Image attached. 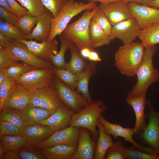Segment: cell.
<instances>
[{
	"label": "cell",
	"instance_id": "cell-1",
	"mask_svg": "<svg viewBox=\"0 0 159 159\" xmlns=\"http://www.w3.org/2000/svg\"><path fill=\"white\" fill-rule=\"evenodd\" d=\"M157 50L156 45L145 48L142 62L136 74L137 82L129 92L127 97L146 95L149 86L159 80V71L154 67L153 61Z\"/></svg>",
	"mask_w": 159,
	"mask_h": 159
},
{
	"label": "cell",
	"instance_id": "cell-2",
	"mask_svg": "<svg viewBox=\"0 0 159 159\" xmlns=\"http://www.w3.org/2000/svg\"><path fill=\"white\" fill-rule=\"evenodd\" d=\"M145 47L141 43L134 42L120 46L115 54V65L122 74L136 75L142 62Z\"/></svg>",
	"mask_w": 159,
	"mask_h": 159
},
{
	"label": "cell",
	"instance_id": "cell-3",
	"mask_svg": "<svg viewBox=\"0 0 159 159\" xmlns=\"http://www.w3.org/2000/svg\"><path fill=\"white\" fill-rule=\"evenodd\" d=\"M99 8L97 6L93 9L85 11L78 19L68 25L61 34L72 41L79 51L85 47L94 50L90 36L89 27L91 21Z\"/></svg>",
	"mask_w": 159,
	"mask_h": 159
},
{
	"label": "cell",
	"instance_id": "cell-4",
	"mask_svg": "<svg viewBox=\"0 0 159 159\" xmlns=\"http://www.w3.org/2000/svg\"><path fill=\"white\" fill-rule=\"evenodd\" d=\"M97 6L95 2H89L85 3L75 0H69L58 14L53 18L51 32L47 41L51 42L57 36L61 34L74 17L83 11L93 9Z\"/></svg>",
	"mask_w": 159,
	"mask_h": 159
},
{
	"label": "cell",
	"instance_id": "cell-5",
	"mask_svg": "<svg viewBox=\"0 0 159 159\" xmlns=\"http://www.w3.org/2000/svg\"><path fill=\"white\" fill-rule=\"evenodd\" d=\"M107 107L104 101L101 100L89 103L79 112L73 114L68 126L88 129L91 132L92 138L95 141L99 135L96 127L99 117L106 111Z\"/></svg>",
	"mask_w": 159,
	"mask_h": 159
},
{
	"label": "cell",
	"instance_id": "cell-6",
	"mask_svg": "<svg viewBox=\"0 0 159 159\" xmlns=\"http://www.w3.org/2000/svg\"><path fill=\"white\" fill-rule=\"evenodd\" d=\"M4 49L13 60L21 61L35 68L54 69L55 67L51 62L34 56L29 51L25 44L17 39H10Z\"/></svg>",
	"mask_w": 159,
	"mask_h": 159
},
{
	"label": "cell",
	"instance_id": "cell-7",
	"mask_svg": "<svg viewBox=\"0 0 159 159\" xmlns=\"http://www.w3.org/2000/svg\"><path fill=\"white\" fill-rule=\"evenodd\" d=\"M149 112L145 114L148 123L138 135L141 142L155 150L159 154V110L156 111L150 100L147 101Z\"/></svg>",
	"mask_w": 159,
	"mask_h": 159
},
{
	"label": "cell",
	"instance_id": "cell-8",
	"mask_svg": "<svg viewBox=\"0 0 159 159\" xmlns=\"http://www.w3.org/2000/svg\"><path fill=\"white\" fill-rule=\"evenodd\" d=\"M53 69L35 68L15 80L32 92L53 85Z\"/></svg>",
	"mask_w": 159,
	"mask_h": 159
},
{
	"label": "cell",
	"instance_id": "cell-9",
	"mask_svg": "<svg viewBox=\"0 0 159 159\" xmlns=\"http://www.w3.org/2000/svg\"><path fill=\"white\" fill-rule=\"evenodd\" d=\"M53 85L60 99L74 113L79 112L89 104L80 93L67 86L54 75Z\"/></svg>",
	"mask_w": 159,
	"mask_h": 159
},
{
	"label": "cell",
	"instance_id": "cell-10",
	"mask_svg": "<svg viewBox=\"0 0 159 159\" xmlns=\"http://www.w3.org/2000/svg\"><path fill=\"white\" fill-rule=\"evenodd\" d=\"M80 128V127L68 126L54 132L47 139L32 145L39 150L60 144L77 146Z\"/></svg>",
	"mask_w": 159,
	"mask_h": 159
},
{
	"label": "cell",
	"instance_id": "cell-11",
	"mask_svg": "<svg viewBox=\"0 0 159 159\" xmlns=\"http://www.w3.org/2000/svg\"><path fill=\"white\" fill-rule=\"evenodd\" d=\"M98 120L102 125L105 132L112 135L115 139H117L118 137L123 138L125 141L130 143L132 146L136 148L150 154H159L155 149L141 145L134 140L133 136L136 134L133 128L124 127L119 124L111 123L105 118L102 114L100 116Z\"/></svg>",
	"mask_w": 159,
	"mask_h": 159
},
{
	"label": "cell",
	"instance_id": "cell-12",
	"mask_svg": "<svg viewBox=\"0 0 159 159\" xmlns=\"http://www.w3.org/2000/svg\"><path fill=\"white\" fill-rule=\"evenodd\" d=\"M30 103L53 113L59 107H66L59 97L53 85L33 92Z\"/></svg>",
	"mask_w": 159,
	"mask_h": 159
},
{
	"label": "cell",
	"instance_id": "cell-13",
	"mask_svg": "<svg viewBox=\"0 0 159 159\" xmlns=\"http://www.w3.org/2000/svg\"><path fill=\"white\" fill-rule=\"evenodd\" d=\"M128 6L141 29L159 22V9L135 1L128 2Z\"/></svg>",
	"mask_w": 159,
	"mask_h": 159
},
{
	"label": "cell",
	"instance_id": "cell-14",
	"mask_svg": "<svg viewBox=\"0 0 159 159\" xmlns=\"http://www.w3.org/2000/svg\"><path fill=\"white\" fill-rule=\"evenodd\" d=\"M141 29L135 19L133 17L121 22L112 26L110 37L118 38L124 44L133 42L138 37Z\"/></svg>",
	"mask_w": 159,
	"mask_h": 159
},
{
	"label": "cell",
	"instance_id": "cell-15",
	"mask_svg": "<svg viewBox=\"0 0 159 159\" xmlns=\"http://www.w3.org/2000/svg\"><path fill=\"white\" fill-rule=\"evenodd\" d=\"M128 3L123 0L106 4H101L99 6L112 26L133 17L129 9Z\"/></svg>",
	"mask_w": 159,
	"mask_h": 159
},
{
	"label": "cell",
	"instance_id": "cell-16",
	"mask_svg": "<svg viewBox=\"0 0 159 159\" xmlns=\"http://www.w3.org/2000/svg\"><path fill=\"white\" fill-rule=\"evenodd\" d=\"M17 40L25 44L29 51L34 56L51 63V57L56 55L58 52V43L55 38L51 42L45 41L41 43H38L32 40H27L22 39Z\"/></svg>",
	"mask_w": 159,
	"mask_h": 159
},
{
	"label": "cell",
	"instance_id": "cell-17",
	"mask_svg": "<svg viewBox=\"0 0 159 159\" xmlns=\"http://www.w3.org/2000/svg\"><path fill=\"white\" fill-rule=\"evenodd\" d=\"M91 135L89 130L81 127L77 148L72 159H93L96 146L95 140L91 137Z\"/></svg>",
	"mask_w": 159,
	"mask_h": 159
},
{
	"label": "cell",
	"instance_id": "cell-18",
	"mask_svg": "<svg viewBox=\"0 0 159 159\" xmlns=\"http://www.w3.org/2000/svg\"><path fill=\"white\" fill-rule=\"evenodd\" d=\"M32 92L23 85L16 83L14 90L5 101L2 108H13L22 110L30 103Z\"/></svg>",
	"mask_w": 159,
	"mask_h": 159
},
{
	"label": "cell",
	"instance_id": "cell-19",
	"mask_svg": "<svg viewBox=\"0 0 159 159\" xmlns=\"http://www.w3.org/2000/svg\"><path fill=\"white\" fill-rule=\"evenodd\" d=\"M126 101L131 106L134 111L135 122L133 128L136 132V135H138L147 125L145 119L146 115L145 112V107L147 102L146 95L127 97Z\"/></svg>",
	"mask_w": 159,
	"mask_h": 159
},
{
	"label": "cell",
	"instance_id": "cell-20",
	"mask_svg": "<svg viewBox=\"0 0 159 159\" xmlns=\"http://www.w3.org/2000/svg\"><path fill=\"white\" fill-rule=\"evenodd\" d=\"M73 114L66 107H59L49 117L39 124L48 126L54 132L68 127Z\"/></svg>",
	"mask_w": 159,
	"mask_h": 159
},
{
	"label": "cell",
	"instance_id": "cell-21",
	"mask_svg": "<svg viewBox=\"0 0 159 159\" xmlns=\"http://www.w3.org/2000/svg\"><path fill=\"white\" fill-rule=\"evenodd\" d=\"M38 17V20L36 26L30 34L26 35V38L27 39H34L42 42L47 41L51 32L53 16L48 10Z\"/></svg>",
	"mask_w": 159,
	"mask_h": 159
},
{
	"label": "cell",
	"instance_id": "cell-22",
	"mask_svg": "<svg viewBox=\"0 0 159 159\" xmlns=\"http://www.w3.org/2000/svg\"><path fill=\"white\" fill-rule=\"evenodd\" d=\"M21 131L32 145L44 140L54 132L48 126L40 124L27 125Z\"/></svg>",
	"mask_w": 159,
	"mask_h": 159
},
{
	"label": "cell",
	"instance_id": "cell-23",
	"mask_svg": "<svg viewBox=\"0 0 159 159\" xmlns=\"http://www.w3.org/2000/svg\"><path fill=\"white\" fill-rule=\"evenodd\" d=\"M96 64L94 62L88 63L85 69L79 73L76 86V91L80 93L89 103L94 102L89 91V81L91 77L97 73Z\"/></svg>",
	"mask_w": 159,
	"mask_h": 159
},
{
	"label": "cell",
	"instance_id": "cell-24",
	"mask_svg": "<svg viewBox=\"0 0 159 159\" xmlns=\"http://www.w3.org/2000/svg\"><path fill=\"white\" fill-rule=\"evenodd\" d=\"M21 111L27 125L39 124L49 117L53 113L44 108L34 106L30 103Z\"/></svg>",
	"mask_w": 159,
	"mask_h": 159
},
{
	"label": "cell",
	"instance_id": "cell-25",
	"mask_svg": "<svg viewBox=\"0 0 159 159\" xmlns=\"http://www.w3.org/2000/svg\"><path fill=\"white\" fill-rule=\"evenodd\" d=\"M77 148V146L60 144L39 150L47 159H72Z\"/></svg>",
	"mask_w": 159,
	"mask_h": 159
},
{
	"label": "cell",
	"instance_id": "cell-26",
	"mask_svg": "<svg viewBox=\"0 0 159 159\" xmlns=\"http://www.w3.org/2000/svg\"><path fill=\"white\" fill-rule=\"evenodd\" d=\"M89 34L94 49L108 45L114 40L110 36L107 34L92 19L90 25Z\"/></svg>",
	"mask_w": 159,
	"mask_h": 159
},
{
	"label": "cell",
	"instance_id": "cell-27",
	"mask_svg": "<svg viewBox=\"0 0 159 159\" xmlns=\"http://www.w3.org/2000/svg\"><path fill=\"white\" fill-rule=\"evenodd\" d=\"M97 127L99 136L93 159H104L107 150L113 145L114 142L110 135L105 132L102 125L99 120Z\"/></svg>",
	"mask_w": 159,
	"mask_h": 159
},
{
	"label": "cell",
	"instance_id": "cell-28",
	"mask_svg": "<svg viewBox=\"0 0 159 159\" xmlns=\"http://www.w3.org/2000/svg\"><path fill=\"white\" fill-rule=\"evenodd\" d=\"M0 119L14 125L21 131L28 125L21 110L14 108H2L0 110Z\"/></svg>",
	"mask_w": 159,
	"mask_h": 159
},
{
	"label": "cell",
	"instance_id": "cell-29",
	"mask_svg": "<svg viewBox=\"0 0 159 159\" xmlns=\"http://www.w3.org/2000/svg\"><path fill=\"white\" fill-rule=\"evenodd\" d=\"M71 57L67 63L66 69L74 74H78L83 72L86 68L88 63L81 55L77 46L74 44L69 49Z\"/></svg>",
	"mask_w": 159,
	"mask_h": 159
},
{
	"label": "cell",
	"instance_id": "cell-30",
	"mask_svg": "<svg viewBox=\"0 0 159 159\" xmlns=\"http://www.w3.org/2000/svg\"><path fill=\"white\" fill-rule=\"evenodd\" d=\"M138 37L145 48L159 43V22L141 29Z\"/></svg>",
	"mask_w": 159,
	"mask_h": 159
},
{
	"label": "cell",
	"instance_id": "cell-31",
	"mask_svg": "<svg viewBox=\"0 0 159 159\" xmlns=\"http://www.w3.org/2000/svg\"><path fill=\"white\" fill-rule=\"evenodd\" d=\"M59 36L61 42L60 48L56 55H52L51 57V62L56 67L66 69L67 63L65 61V53L67 49H70L73 43L61 34Z\"/></svg>",
	"mask_w": 159,
	"mask_h": 159
},
{
	"label": "cell",
	"instance_id": "cell-32",
	"mask_svg": "<svg viewBox=\"0 0 159 159\" xmlns=\"http://www.w3.org/2000/svg\"><path fill=\"white\" fill-rule=\"evenodd\" d=\"M0 139L7 150L17 151L21 148L32 145L23 136H7L0 134Z\"/></svg>",
	"mask_w": 159,
	"mask_h": 159
},
{
	"label": "cell",
	"instance_id": "cell-33",
	"mask_svg": "<svg viewBox=\"0 0 159 159\" xmlns=\"http://www.w3.org/2000/svg\"><path fill=\"white\" fill-rule=\"evenodd\" d=\"M0 34L10 39H22L27 40L26 35L15 25L6 21H0Z\"/></svg>",
	"mask_w": 159,
	"mask_h": 159
},
{
	"label": "cell",
	"instance_id": "cell-34",
	"mask_svg": "<svg viewBox=\"0 0 159 159\" xmlns=\"http://www.w3.org/2000/svg\"><path fill=\"white\" fill-rule=\"evenodd\" d=\"M54 75L67 86L75 90L79 73H73L66 69L56 67L53 69Z\"/></svg>",
	"mask_w": 159,
	"mask_h": 159
},
{
	"label": "cell",
	"instance_id": "cell-35",
	"mask_svg": "<svg viewBox=\"0 0 159 159\" xmlns=\"http://www.w3.org/2000/svg\"><path fill=\"white\" fill-rule=\"evenodd\" d=\"M38 20V16L26 14L18 17L15 25L26 35H29L32 32Z\"/></svg>",
	"mask_w": 159,
	"mask_h": 159
},
{
	"label": "cell",
	"instance_id": "cell-36",
	"mask_svg": "<svg viewBox=\"0 0 159 159\" xmlns=\"http://www.w3.org/2000/svg\"><path fill=\"white\" fill-rule=\"evenodd\" d=\"M35 68L26 63L18 62L6 68V70L8 77L15 81L18 77Z\"/></svg>",
	"mask_w": 159,
	"mask_h": 159
},
{
	"label": "cell",
	"instance_id": "cell-37",
	"mask_svg": "<svg viewBox=\"0 0 159 159\" xmlns=\"http://www.w3.org/2000/svg\"><path fill=\"white\" fill-rule=\"evenodd\" d=\"M28 11V14L38 16L48 10L43 6L40 0H16Z\"/></svg>",
	"mask_w": 159,
	"mask_h": 159
},
{
	"label": "cell",
	"instance_id": "cell-38",
	"mask_svg": "<svg viewBox=\"0 0 159 159\" xmlns=\"http://www.w3.org/2000/svg\"><path fill=\"white\" fill-rule=\"evenodd\" d=\"M124 153L125 159H159V154H150L132 146L129 148L125 147Z\"/></svg>",
	"mask_w": 159,
	"mask_h": 159
},
{
	"label": "cell",
	"instance_id": "cell-39",
	"mask_svg": "<svg viewBox=\"0 0 159 159\" xmlns=\"http://www.w3.org/2000/svg\"><path fill=\"white\" fill-rule=\"evenodd\" d=\"M17 153L21 159H47L43 153L32 145H28L20 148Z\"/></svg>",
	"mask_w": 159,
	"mask_h": 159
},
{
	"label": "cell",
	"instance_id": "cell-40",
	"mask_svg": "<svg viewBox=\"0 0 159 159\" xmlns=\"http://www.w3.org/2000/svg\"><path fill=\"white\" fill-rule=\"evenodd\" d=\"M16 83L8 77L0 84V110L6 99L14 90Z\"/></svg>",
	"mask_w": 159,
	"mask_h": 159
},
{
	"label": "cell",
	"instance_id": "cell-41",
	"mask_svg": "<svg viewBox=\"0 0 159 159\" xmlns=\"http://www.w3.org/2000/svg\"><path fill=\"white\" fill-rule=\"evenodd\" d=\"M125 146L120 141L114 142L113 145L107 150L105 159H125L124 153Z\"/></svg>",
	"mask_w": 159,
	"mask_h": 159
},
{
	"label": "cell",
	"instance_id": "cell-42",
	"mask_svg": "<svg viewBox=\"0 0 159 159\" xmlns=\"http://www.w3.org/2000/svg\"><path fill=\"white\" fill-rule=\"evenodd\" d=\"M92 19L107 34L110 36L112 32V26L110 23L104 13L100 9L99 7Z\"/></svg>",
	"mask_w": 159,
	"mask_h": 159
},
{
	"label": "cell",
	"instance_id": "cell-43",
	"mask_svg": "<svg viewBox=\"0 0 159 159\" xmlns=\"http://www.w3.org/2000/svg\"><path fill=\"white\" fill-rule=\"evenodd\" d=\"M45 7L52 14L54 17L59 13L62 8L69 0H40Z\"/></svg>",
	"mask_w": 159,
	"mask_h": 159
},
{
	"label": "cell",
	"instance_id": "cell-44",
	"mask_svg": "<svg viewBox=\"0 0 159 159\" xmlns=\"http://www.w3.org/2000/svg\"><path fill=\"white\" fill-rule=\"evenodd\" d=\"M0 134L7 136H23L22 131L14 125L0 119Z\"/></svg>",
	"mask_w": 159,
	"mask_h": 159
},
{
	"label": "cell",
	"instance_id": "cell-45",
	"mask_svg": "<svg viewBox=\"0 0 159 159\" xmlns=\"http://www.w3.org/2000/svg\"><path fill=\"white\" fill-rule=\"evenodd\" d=\"M11 12L17 17L28 14V10L19 4L16 0H7Z\"/></svg>",
	"mask_w": 159,
	"mask_h": 159
},
{
	"label": "cell",
	"instance_id": "cell-46",
	"mask_svg": "<svg viewBox=\"0 0 159 159\" xmlns=\"http://www.w3.org/2000/svg\"><path fill=\"white\" fill-rule=\"evenodd\" d=\"M18 62L12 59L4 48L0 47V68H6Z\"/></svg>",
	"mask_w": 159,
	"mask_h": 159
},
{
	"label": "cell",
	"instance_id": "cell-47",
	"mask_svg": "<svg viewBox=\"0 0 159 159\" xmlns=\"http://www.w3.org/2000/svg\"><path fill=\"white\" fill-rule=\"evenodd\" d=\"M0 17L6 21L14 25L15 24L18 19V17L12 13L1 6H0Z\"/></svg>",
	"mask_w": 159,
	"mask_h": 159
},
{
	"label": "cell",
	"instance_id": "cell-48",
	"mask_svg": "<svg viewBox=\"0 0 159 159\" xmlns=\"http://www.w3.org/2000/svg\"><path fill=\"white\" fill-rule=\"evenodd\" d=\"M17 151L7 150L0 159H20Z\"/></svg>",
	"mask_w": 159,
	"mask_h": 159
},
{
	"label": "cell",
	"instance_id": "cell-49",
	"mask_svg": "<svg viewBox=\"0 0 159 159\" xmlns=\"http://www.w3.org/2000/svg\"><path fill=\"white\" fill-rule=\"evenodd\" d=\"M87 59L92 62H97L101 61V59L98 53L94 50H91Z\"/></svg>",
	"mask_w": 159,
	"mask_h": 159
},
{
	"label": "cell",
	"instance_id": "cell-50",
	"mask_svg": "<svg viewBox=\"0 0 159 159\" xmlns=\"http://www.w3.org/2000/svg\"><path fill=\"white\" fill-rule=\"evenodd\" d=\"M10 40L6 37L0 34V47L5 48L9 43Z\"/></svg>",
	"mask_w": 159,
	"mask_h": 159
},
{
	"label": "cell",
	"instance_id": "cell-51",
	"mask_svg": "<svg viewBox=\"0 0 159 159\" xmlns=\"http://www.w3.org/2000/svg\"><path fill=\"white\" fill-rule=\"evenodd\" d=\"M91 50L90 49L85 47L82 49L80 52L81 55L84 58L87 59Z\"/></svg>",
	"mask_w": 159,
	"mask_h": 159
},
{
	"label": "cell",
	"instance_id": "cell-52",
	"mask_svg": "<svg viewBox=\"0 0 159 159\" xmlns=\"http://www.w3.org/2000/svg\"><path fill=\"white\" fill-rule=\"evenodd\" d=\"M8 77L6 68H0V84Z\"/></svg>",
	"mask_w": 159,
	"mask_h": 159
},
{
	"label": "cell",
	"instance_id": "cell-53",
	"mask_svg": "<svg viewBox=\"0 0 159 159\" xmlns=\"http://www.w3.org/2000/svg\"><path fill=\"white\" fill-rule=\"evenodd\" d=\"M0 6L2 7L9 11L11 12L7 0H0Z\"/></svg>",
	"mask_w": 159,
	"mask_h": 159
},
{
	"label": "cell",
	"instance_id": "cell-54",
	"mask_svg": "<svg viewBox=\"0 0 159 159\" xmlns=\"http://www.w3.org/2000/svg\"><path fill=\"white\" fill-rule=\"evenodd\" d=\"M88 2H92L95 3L96 2H99L101 3V4H106L114 2L121 1L123 0H85Z\"/></svg>",
	"mask_w": 159,
	"mask_h": 159
},
{
	"label": "cell",
	"instance_id": "cell-55",
	"mask_svg": "<svg viewBox=\"0 0 159 159\" xmlns=\"http://www.w3.org/2000/svg\"><path fill=\"white\" fill-rule=\"evenodd\" d=\"M128 3L131 1H135L140 4L149 6L150 0H124Z\"/></svg>",
	"mask_w": 159,
	"mask_h": 159
},
{
	"label": "cell",
	"instance_id": "cell-56",
	"mask_svg": "<svg viewBox=\"0 0 159 159\" xmlns=\"http://www.w3.org/2000/svg\"><path fill=\"white\" fill-rule=\"evenodd\" d=\"M7 150L3 145L2 142L0 141V158L7 151Z\"/></svg>",
	"mask_w": 159,
	"mask_h": 159
},
{
	"label": "cell",
	"instance_id": "cell-57",
	"mask_svg": "<svg viewBox=\"0 0 159 159\" xmlns=\"http://www.w3.org/2000/svg\"><path fill=\"white\" fill-rule=\"evenodd\" d=\"M149 6L159 8V0H150Z\"/></svg>",
	"mask_w": 159,
	"mask_h": 159
}]
</instances>
